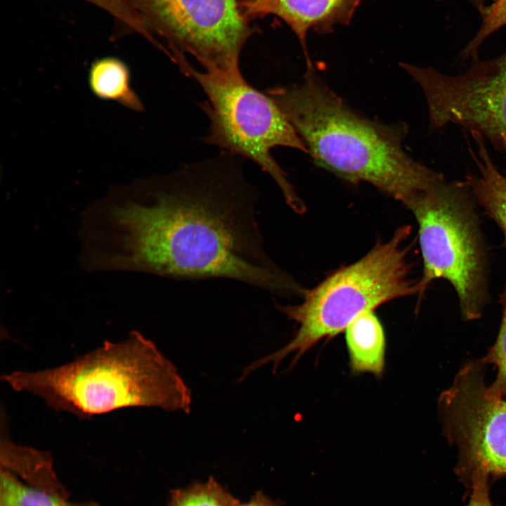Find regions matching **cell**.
Returning a JSON list of instances; mask_svg holds the SVG:
<instances>
[{
  "label": "cell",
  "mask_w": 506,
  "mask_h": 506,
  "mask_svg": "<svg viewBox=\"0 0 506 506\" xmlns=\"http://www.w3.org/2000/svg\"><path fill=\"white\" fill-rule=\"evenodd\" d=\"M0 462L1 469L17 474L30 486L68 498L67 489L53 469L49 452L17 444L1 431Z\"/></svg>",
  "instance_id": "cell-12"
},
{
  "label": "cell",
  "mask_w": 506,
  "mask_h": 506,
  "mask_svg": "<svg viewBox=\"0 0 506 506\" xmlns=\"http://www.w3.org/2000/svg\"><path fill=\"white\" fill-rule=\"evenodd\" d=\"M109 13L113 18L115 29L113 38L126 34L138 33L150 43L154 37L148 33L140 18L126 0H85Z\"/></svg>",
  "instance_id": "cell-18"
},
{
  "label": "cell",
  "mask_w": 506,
  "mask_h": 506,
  "mask_svg": "<svg viewBox=\"0 0 506 506\" xmlns=\"http://www.w3.org/2000/svg\"><path fill=\"white\" fill-rule=\"evenodd\" d=\"M344 332L351 370L381 376L384 368L386 339L383 325L374 311L356 317Z\"/></svg>",
  "instance_id": "cell-13"
},
{
  "label": "cell",
  "mask_w": 506,
  "mask_h": 506,
  "mask_svg": "<svg viewBox=\"0 0 506 506\" xmlns=\"http://www.w3.org/2000/svg\"><path fill=\"white\" fill-rule=\"evenodd\" d=\"M401 65L423 91L432 129L456 124L506 151V51L486 60L477 56L455 75Z\"/></svg>",
  "instance_id": "cell-9"
},
{
  "label": "cell",
  "mask_w": 506,
  "mask_h": 506,
  "mask_svg": "<svg viewBox=\"0 0 506 506\" xmlns=\"http://www.w3.org/2000/svg\"><path fill=\"white\" fill-rule=\"evenodd\" d=\"M482 22L480 29L462 50L460 57L463 59L477 56L482 43L493 32L506 25V0H494L481 13Z\"/></svg>",
  "instance_id": "cell-19"
},
{
  "label": "cell",
  "mask_w": 506,
  "mask_h": 506,
  "mask_svg": "<svg viewBox=\"0 0 506 506\" xmlns=\"http://www.w3.org/2000/svg\"><path fill=\"white\" fill-rule=\"evenodd\" d=\"M240 1L243 13L250 21L257 18L259 9L266 0H240Z\"/></svg>",
  "instance_id": "cell-22"
},
{
  "label": "cell",
  "mask_w": 506,
  "mask_h": 506,
  "mask_svg": "<svg viewBox=\"0 0 506 506\" xmlns=\"http://www.w3.org/2000/svg\"><path fill=\"white\" fill-rule=\"evenodd\" d=\"M0 506H100L95 501L70 502L67 498L22 484L1 469Z\"/></svg>",
  "instance_id": "cell-15"
},
{
  "label": "cell",
  "mask_w": 506,
  "mask_h": 506,
  "mask_svg": "<svg viewBox=\"0 0 506 506\" xmlns=\"http://www.w3.org/2000/svg\"><path fill=\"white\" fill-rule=\"evenodd\" d=\"M238 506H281L261 491H257L247 502L240 503Z\"/></svg>",
  "instance_id": "cell-21"
},
{
  "label": "cell",
  "mask_w": 506,
  "mask_h": 506,
  "mask_svg": "<svg viewBox=\"0 0 506 506\" xmlns=\"http://www.w3.org/2000/svg\"><path fill=\"white\" fill-rule=\"evenodd\" d=\"M403 205L418 226L423 264L419 298L433 281L443 279L456 293L462 318L479 319L490 300L489 263L478 205L469 187L443 176Z\"/></svg>",
  "instance_id": "cell-5"
},
{
  "label": "cell",
  "mask_w": 506,
  "mask_h": 506,
  "mask_svg": "<svg viewBox=\"0 0 506 506\" xmlns=\"http://www.w3.org/2000/svg\"><path fill=\"white\" fill-rule=\"evenodd\" d=\"M502 317L498 334L494 344L488 349L481 360L496 368L494 381L488 385L489 391L506 399V281L499 296Z\"/></svg>",
  "instance_id": "cell-17"
},
{
  "label": "cell",
  "mask_w": 506,
  "mask_h": 506,
  "mask_svg": "<svg viewBox=\"0 0 506 506\" xmlns=\"http://www.w3.org/2000/svg\"><path fill=\"white\" fill-rule=\"evenodd\" d=\"M441 1V0H439ZM473 6H474L480 12V13L485 9V1L486 0H468Z\"/></svg>",
  "instance_id": "cell-23"
},
{
  "label": "cell",
  "mask_w": 506,
  "mask_h": 506,
  "mask_svg": "<svg viewBox=\"0 0 506 506\" xmlns=\"http://www.w3.org/2000/svg\"><path fill=\"white\" fill-rule=\"evenodd\" d=\"M491 479L485 474L474 475L467 488L469 498L467 506H494L490 494Z\"/></svg>",
  "instance_id": "cell-20"
},
{
  "label": "cell",
  "mask_w": 506,
  "mask_h": 506,
  "mask_svg": "<svg viewBox=\"0 0 506 506\" xmlns=\"http://www.w3.org/2000/svg\"><path fill=\"white\" fill-rule=\"evenodd\" d=\"M88 84L98 98L115 102L130 110L141 112L143 105L131 85V74L128 65L115 56L96 59L88 72Z\"/></svg>",
  "instance_id": "cell-14"
},
{
  "label": "cell",
  "mask_w": 506,
  "mask_h": 506,
  "mask_svg": "<svg viewBox=\"0 0 506 506\" xmlns=\"http://www.w3.org/2000/svg\"><path fill=\"white\" fill-rule=\"evenodd\" d=\"M361 0H266L257 18L273 14L282 19L298 37L306 65L311 64L306 51L309 30L331 33L336 25H349Z\"/></svg>",
  "instance_id": "cell-10"
},
{
  "label": "cell",
  "mask_w": 506,
  "mask_h": 506,
  "mask_svg": "<svg viewBox=\"0 0 506 506\" xmlns=\"http://www.w3.org/2000/svg\"><path fill=\"white\" fill-rule=\"evenodd\" d=\"M167 506H238L240 501L214 477L170 491Z\"/></svg>",
  "instance_id": "cell-16"
},
{
  "label": "cell",
  "mask_w": 506,
  "mask_h": 506,
  "mask_svg": "<svg viewBox=\"0 0 506 506\" xmlns=\"http://www.w3.org/2000/svg\"><path fill=\"white\" fill-rule=\"evenodd\" d=\"M126 1L148 32L164 40L168 56L175 51L188 53L216 77L242 75L240 53L258 30L249 25L240 0Z\"/></svg>",
  "instance_id": "cell-7"
},
{
  "label": "cell",
  "mask_w": 506,
  "mask_h": 506,
  "mask_svg": "<svg viewBox=\"0 0 506 506\" xmlns=\"http://www.w3.org/2000/svg\"><path fill=\"white\" fill-rule=\"evenodd\" d=\"M472 136L477 150L470 152L477 171L467 175L464 181L478 206L500 230L506 246V172L502 173L493 162L484 138L478 134Z\"/></svg>",
  "instance_id": "cell-11"
},
{
  "label": "cell",
  "mask_w": 506,
  "mask_h": 506,
  "mask_svg": "<svg viewBox=\"0 0 506 506\" xmlns=\"http://www.w3.org/2000/svg\"><path fill=\"white\" fill-rule=\"evenodd\" d=\"M238 157L223 150L169 174L113 186L81 214L79 266L89 273L228 278L275 295H302L264 249L259 193Z\"/></svg>",
  "instance_id": "cell-1"
},
{
  "label": "cell",
  "mask_w": 506,
  "mask_h": 506,
  "mask_svg": "<svg viewBox=\"0 0 506 506\" xmlns=\"http://www.w3.org/2000/svg\"><path fill=\"white\" fill-rule=\"evenodd\" d=\"M485 363L468 360L438 400L443 433L458 450L455 474L468 488L476 474L506 476V399L492 394Z\"/></svg>",
  "instance_id": "cell-8"
},
{
  "label": "cell",
  "mask_w": 506,
  "mask_h": 506,
  "mask_svg": "<svg viewBox=\"0 0 506 506\" xmlns=\"http://www.w3.org/2000/svg\"><path fill=\"white\" fill-rule=\"evenodd\" d=\"M171 60L207 96L200 107L210 125L202 141L256 163L275 182L287 205L295 213L303 214L305 205L271 150L287 147L308 153L307 148L274 100L252 86L242 76L221 78L200 72L181 53H175Z\"/></svg>",
  "instance_id": "cell-6"
},
{
  "label": "cell",
  "mask_w": 506,
  "mask_h": 506,
  "mask_svg": "<svg viewBox=\"0 0 506 506\" xmlns=\"http://www.w3.org/2000/svg\"><path fill=\"white\" fill-rule=\"evenodd\" d=\"M13 389L39 396L79 418L131 407L189 413L192 395L176 366L136 330L56 368L1 377Z\"/></svg>",
  "instance_id": "cell-3"
},
{
  "label": "cell",
  "mask_w": 506,
  "mask_h": 506,
  "mask_svg": "<svg viewBox=\"0 0 506 506\" xmlns=\"http://www.w3.org/2000/svg\"><path fill=\"white\" fill-rule=\"evenodd\" d=\"M320 167L353 183L365 182L403 204L443 175L403 148L404 124L362 116L307 65L301 82L266 91Z\"/></svg>",
  "instance_id": "cell-2"
},
{
  "label": "cell",
  "mask_w": 506,
  "mask_h": 506,
  "mask_svg": "<svg viewBox=\"0 0 506 506\" xmlns=\"http://www.w3.org/2000/svg\"><path fill=\"white\" fill-rule=\"evenodd\" d=\"M410 226L398 228L387 241H377L365 256L333 272L311 290L302 301L278 306L298 325L294 338L285 346L249 365L253 372L271 363L273 370L294 354L291 367L319 341L344 331L358 316L394 299L420 295L419 280L412 277L406 241Z\"/></svg>",
  "instance_id": "cell-4"
}]
</instances>
